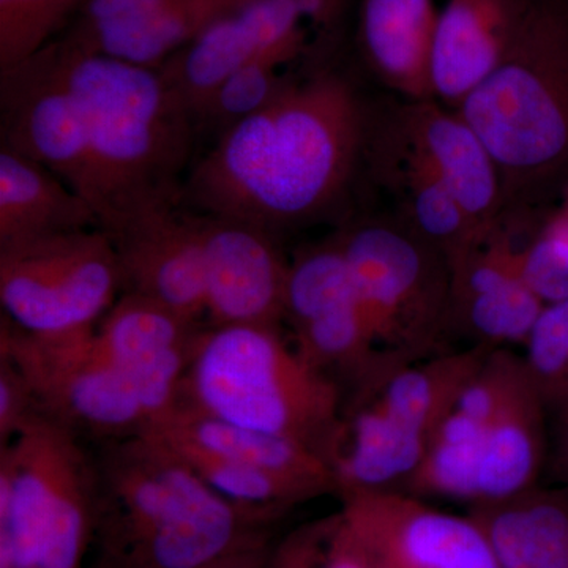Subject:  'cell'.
Wrapping results in <instances>:
<instances>
[{
  "mask_svg": "<svg viewBox=\"0 0 568 568\" xmlns=\"http://www.w3.org/2000/svg\"><path fill=\"white\" fill-rule=\"evenodd\" d=\"M346 78L321 71L291 81L244 121L220 133L182 186V203L267 233L323 215L345 192L368 136Z\"/></svg>",
  "mask_w": 568,
  "mask_h": 568,
  "instance_id": "6da1fadb",
  "label": "cell"
},
{
  "mask_svg": "<svg viewBox=\"0 0 568 568\" xmlns=\"http://www.w3.org/2000/svg\"><path fill=\"white\" fill-rule=\"evenodd\" d=\"M106 443L95 462L93 568H211L267 544L276 518L224 499L162 440L134 435Z\"/></svg>",
  "mask_w": 568,
  "mask_h": 568,
  "instance_id": "7a4b0ae2",
  "label": "cell"
},
{
  "mask_svg": "<svg viewBox=\"0 0 568 568\" xmlns=\"http://www.w3.org/2000/svg\"><path fill=\"white\" fill-rule=\"evenodd\" d=\"M84 111L92 207L110 231L136 213L182 203L196 121L160 69L51 41Z\"/></svg>",
  "mask_w": 568,
  "mask_h": 568,
  "instance_id": "3957f363",
  "label": "cell"
},
{
  "mask_svg": "<svg viewBox=\"0 0 568 568\" xmlns=\"http://www.w3.org/2000/svg\"><path fill=\"white\" fill-rule=\"evenodd\" d=\"M179 403L226 424L304 444L331 465L342 436L338 384L287 346L276 325L201 327Z\"/></svg>",
  "mask_w": 568,
  "mask_h": 568,
  "instance_id": "277c9868",
  "label": "cell"
},
{
  "mask_svg": "<svg viewBox=\"0 0 568 568\" xmlns=\"http://www.w3.org/2000/svg\"><path fill=\"white\" fill-rule=\"evenodd\" d=\"M495 160L506 207L568 174V0H532L506 58L455 110Z\"/></svg>",
  "mask_w": 568,
  "mask_h": 568,
  "instance_id": "5b68a950",
  "label": "cell"
},
{
  "mask_svg": "<svg viewBox=\"0 0 568 568\" xmlns=\"http://www.w3.org/2000/svg\"><path fill=\"white\" fill-rule=\"evenodd\" d=\"M99 519L97 463L37 414L0 446V568H84Z\"/></svg>",
  "mask_w": 568,
  "mask_h": 568,
  "instance_id": "8992f818",
  "label": "cell"
},
{
  "mask_svg": "<svg viewBox=\"0 0 568 568\" xmlns=\"http://www.w3.org/2000/svg\"><path fill=\"white\" fill-rule=\"evenodd\" d=\"M93 328L37 336L2 317L0 355L26 377L40 413L78 436L140 435L166 410L140 377L97 347Z\"/></svg>",
  "mask_w": 568,
  "mask_h": 568,
  "instance_id": "52a82bcc",
  "label": "cell"
},
{
  "mask_svg": "<svg viewBox=\"0 0 568 568\" xmlns=\"http://www.w3.org/2000/svg\"><path fill=\"white\" fill-rule=\"evenodd\" d=\"M119 293L121 264L102 227L0 246L2 316L26 334L95 327Z\"/></svg>",
  "mask_w": 568,
  "mask_h": 568,
  "instance_id": "ba28073f",
  "label": "cell"
},
{
  "mask_svg": "<svg viewBox=\"0 0 568 568\" xmlns=\"http://www.w3.org/2000/svg\"><path fill=\"white\" fill-rule=\"evenodd\" d=\"M376 345L402 358L432 345L450 312L446 257L410 227L355 226L338 239Z\"/></svg>",
  "mask_w": 568,
  "mask_h": 568,
  "instance_id": "9c48e42d",
  "label": "cell"
},
{
  "mask_svg": "<svg viewBox=\"0 0 568 568\" xmlns=\"http://www.w3.org/2000/svg\"><path fill=\"white\" fill-rule=\"evenodd\" d=\"M0 112L2 148L43 164L92 205L84 111L51 43L0 71Z\"/></svg>",
  "mask_w": 568,
  "mask_h": 568,
  "instance_id": "30bf717a",
  "label": "cell"
},
{
  "mask_svg": "<svg viewBox=\"0 0 568 568\" xmlns=\"http://www.w3.org/2000/svg\"><path fill=\"white\" fill-rule=\"evenodd\" d=\"M343 517L373 568H503L473 515L458 517L388 489L342 493Z\"/></svg>",
  "mask_w": 568,
  "mask_h": 568,
  "instance_id": "8fae6325",
  "label": "cell"
},
{
  "mask_svg": "<svg viewBox=\"0 0 568 568\" xmlns=\"http://www.w3.org/2000/svg\"><path fill=\"white\" fill-rule=\"evenodd\" d=\"M305 21L302 0H250L209 26L160 70L197 121L213 92L246 63L276 52L298 58L306 48Z\"/></svg>",
  "mask_w": 568,
  "mask_h": 568,
  "instance_id": "7c38bea8",
  "label": "cell"
},
{
  "mask_svg": "<svg viewBox=\"0 0 568 568\" xmlns=\"http://www.w3.org/2000/svg\"><path fill=\"white\" fill-rule=\"evenodd\" d=\"M204 261L209 324L278 325L290 264L274 234L253 224L194 212Z\"/></svg>",
  "mask_w": 568,
  "mask_h": 568,
  "instance_id": "4fadbf2b",
  "label": "cell"
},
{
  "mask_svg": "<svg viewBox=\"0 0 568 568\" xmlns=\"http://www.w3.org/2000/svg\"><path fill=\"white\" fill-rule=\"evenodd\" d=\"M108 234L121 264L123 293L140 294L201 324L204 261L194 213L162 205L130 216Z\"/></svg>",
  "mask_w": 568,
  "mask_h": 568,
  "instance_id": "5bb4252c",
  "label": "cell"
},
{
  "mask_svg": "<svg viewBox=\"0 0 568 568\" xmlns=\"http://www.w3.org/2000/svg\"><path fill=\"white\" fill-rule=\"evenodd\" d=\"M390 122L443 179L480 241L506 209L503 179L484 141L437 100L406 102Z\"/></svg>",
  "mask_w": 568,
  "mask_h": 568,
  "instance_id": "9a60e30c",
  "label": "cell"
},
{
  "mask_svg": "<svg viewBox=\"0 0 568 568\" xmlns=\"http://www.w3.org/2000/svg\"><path fill=\"white\" fill-rule=\"evenodd\" d=\"M532 0H447L439 11L432 80L435 100L458 110L506 58Z\"/></svg>",
  "mask_w": 568,
  "mask_h": 568,
  "instance_id": "2e32d148",
  "label": "cell"
},
{
  "mask_svg": "<svg viewBox=\"0 0 568 568\" xmlns=\"http://www.w3.org/2000/svg\"><path fill=\"white\" fill-rule=\"evenodd\" d=\"M450 313L485 343L528 342L547 305L523 282L517 254L487 233L450 271Z\"/></svg>",
  "mask_w": 568,
  "mask_h": 568,
  "instance_id": "e0dca14e",
  "label": "cell"
},
{
  "mask_svg": "<svg viewBox=\"0 0 568 568\" xmlns=\"http://www.w3.org/2000/svg\"><path fill=\"white\" fill-rule=\"evenodd\" d=\"M376 175L395 194L407 226L446 257L448 268L462 263L478 235L443 179L388 122L368 141Z\"/></svg>",
  "mask_w": 568,
  "mask_h": 568,
  "instance_id": "ac0fdd59",
  "label": "cell"
},
{
  "mask_svg": "<svg viewBox=\"0 0 568 568\" xmlns=\"http://www.w3.org/2000/svg\"><path fill=\"white\" fill-rule=\"evenodd\" d=\"M140 435H149L174 447L193 448L315 489L317 495L336 491L334 467L317 452L286 439L205 416L178 403Z\"/></svg>",
  "mask_w": 568,
  "mask_h": 568,
  "instance_id": "d6986e66",
  "label": "cell"
},
{
  "mask_svg": "<svg viewBox=\"0 0 568 568\" xmlns=\"http://www.w3.org/2000/svg\"><path fill=\"white\" fill-rule=\"evenodd\" d=\"M435 0H362L357 39L373 73L407 102L435 100Z\"/></svg>",
  "mask_w": 568,
  "mask_h": 568,
  "instance_id": "ffe728a7",
  "label": "cell"
},
{
  "mask_svg": "<svg viewBox=\"0 0 568 568\" xmlns=\"http://www.w3.org/2000/svg\"><path fill=\"white\" fill-rule=\"evenodd\" d=\"M250 0H163L133 20L70 24L62 37L84 50L160 69L224 14Z\"/></svg>",
  "mask_w": 568,
  "mask_h": 568,
  "instance_id": "44dd1931",
  "label": "cell"
},
{
  "mask_svg": "<svg viewBox=\"0 0 568 568\" xmlns=\"http://www.w3.org/2000/svg\"><path fill=\"white\" fill-rule=\"evenodd\" d=\"M100 226L92 205L28 156L0 148V246Z\"/></svg>",
  "mask_w": 568,
  "mask_h": 568,
  "instance_id": "7402d4cb",
  "label": "cell"
},
{
  "mask_svg": "<svg viewBox=\"0 0 568 568\" xmlns=\"http://www.w3.org/2000/svg\"><path fill=\"white\" fill-rule=\"evenodd\" d=\"M503 568H568V485L474 508Z\"/></svg>",
  "mask_w": 568,
  "mask_h": 568,
  "instance_id": "603a6c76",
  "label": "cell"
},
{
  "mask_svg": "<svg viewBox=\"0 0 568 568\" xmlns=\"http://www.w3.org/2000/svg\"><path fill=\"white\" fill-rule=\"evenodd\" d=\"M88 0H0V71L58 39Z\"/></svg>",
  "mask_w": 568,
  "mask_h": 568,
  "instance_id": "cb8c5ba5",
  "label": "cell"
},
{
  "mask_svg": "<svg viewBox=\"0 0 568 568\" xmlns=\"http://www.w3.org/2000/svg\"><path fill=\"white\" fill-rule=\"evenodd\" d=\"M295 59V55L276 52L246 63L213 92L196 123H207L222 133L254 112L264 110L293 81L284 77L282 70Z\"/></svg>",
  "mask_w": 568,
  "mask_h": 568,
  "instance_id": "d4e9b609",
  "label": "cell"
},
{
  "mask_svg": "<svg viewBox=\"0 0 568 568\" xmlns=\"http://www.w3.org/2000/svg\"><path fill=\"white\" fill-rule=\"evenodd\" d=\"M526 366L545 406L568 410V297L547 305L530 332Z\"/></svg>",
  "mask_w": 568,
  "mask_h": 568,
  "instance_id": "484cf974",
  "label": "cell"
},
{
  "mask_svg": "<svg viewBox=\"0 0 568 568\" xmlns=\"http://www.w3.org/2000/svg\"><path fill=\"white\" fill-rule=\"evenodd\" d=\"M518 272L545 305L568 297V252L544 227L519 250Z\"/></svg>",
  "mask_w": 568,
  "mask_h": 568,
  "instance_id": "4316f807",
  "label": "cell"
},
{
  "mask_svg": "<svg viewBox=\"0 0 568 568\" xmlns=\"http://www.w3.org/2000/svg\"><path fill=\"white\" fill-rule=\"evenodd\" d=\"M39 413L26 377L9 358L0 355V446L9 444Z\"/></svg>",
  "mask_w": 568,
  "mask_h": 568,
  "instance_id": "83f0119b",
  "label": "cell"
},
{
  "mask_svg": "<svg viewBox=\"0 0 568 568\" xmlns=\"http://www.w3.org/2000/svg\"><path fill=\"white\" fill-rule=\"evenodd\" d=\"M320 568H373L368 552L347 525L342 511Z\"/></svg>",
  "mask_w": 568,
  "mask_h": 568,
  "instance_id": "f1b7e54d",
  "label": "cell"
},
{
  "mask_svg": "<svg viewBox=\"0 0 568 568\" xmlns=\"http://www.w3.org/2000/svg\"><path fill=\"white\" fill-rule=\"evenodd\" d=\"M558 440L552 454V473L559 485H568V410L559 414Z\"/></svg>",
  "mask_w": 568,
  "mask_h": 568,
  "instance_id": "f546056e",
  "label": "cell"
},
{
  "mask_svg": "<svg viewBox=\"0 0 568 568\" xmlns=\"http://www.w3.org/2000/svg\"><path fill=\"white\" fill-rule=\"evenodd\" d=\"M268 555H271V549L267 544L257 545V547L237 552L211 568H268Z\"/></svg>",
  "mask_w": 568,
  "mask_h": 568,
  "instance_id": "4dcf8cb0",
  "label": "cell"
},
{
  "mask_svg": "<svg viewBox=\"0 0 568 568\" xmlns=\"http://www.w3.org/2000/svg\"><path fill=\"white\" fill-rule=\"evenodd\" d=\"M544 231L568 252V183L559 207L549 215L547 223L544 224Z\"/></svg>",
  "mask_w": 568,
  "mask_h": 568,
  "instance_id": "1f68e13d",
  "label": "cell"
},
{
  "mask_svg": "<svg viewBox=\"0 0 568 568\" xmlns=\"http://www.w3.org/2000/svg\"><path fill=\"white\" fill-rule=\"evenodd\" d=\"M336 2H338V3H339V6H342V7H343V3H345V0H336Z\"/></svg>",
  "mask_w": 568,
  "mask_h": 568,
  "instance_id": "d6a6232c",
  "label": "cell"
}]
</instances>
